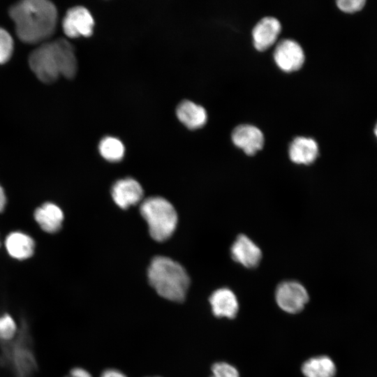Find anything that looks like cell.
I'll use <instances>...</instances> for the list:
<instances>
[{
	"instance_id": "1",
	"label": "cell",
	"mask_w": 377,
	"mask_h": 377,
	"mask_svg": "<svg viewBox=\"0 0 377 377\" xmlns=\"http://www.w3.org/2000/svg\"><path fill=\"white\" fill-rule=\"evenodd\" d=\"M19 38L37 43L51 36L56 27L57 11L46 0H25L13 5L9 11Z\"/></svg>"
},
{
	"instance_id": "2",
	"label": "cell",
	"mask_w": 377,
	"mask_h": 377,
	"mask_svg": "<svg viewBox=\"0 0 377 377\" xmlns=\"http://www.w3.org/2000/svg\"><path fill=\"white\" fill-rule=\"evenodd\" d=\"M29 63L36 77L45 83L55 81L60 75L72 78L77 72L73 47L62 38L35 49L29 56Z\"/></svg>"
},
{
	"instance_id": "3",
	"label": "cell",
	"mask_w": 377,
	"mask_h": 377,
	"mask_svg": "<svg viewBox=\"0 0 377 377\" xmlns=\"http://www.w3.org/2000/svg\"><path fill=\"white\" fill-rule=\"evenodd\" d=\"M147 276L150 285L161 297L173 302L185 299L190 279L178 263L167 257L156 256L151 262Z\"/></svg>"
},
{
	"instance_id": "4",
	"label": "cell",
	"mask_w": 377,
	"mask_h": 377,
	"mask_svg": "<svg viewBox=\"0 0 377 377\" xmlns=\"http://www.w3.org/2000/svg\"><path fill=\"white\" fill-rule=\"evenodd\" d=\"M140 210L154 239L163 242L172 235L178 218L175 207L168 200L161 197L148 198L141 203Z\"/></svg>"
},
{
	"instance_id": "5",
	"label": "cell",
	"mask_w": 377,
	"mask_h": 377,
	"mask_svg": "<svg viewBox=\"0 0 377 377\" xmlns=\"http://www.w3.org/2000/svg\"><path fill=\"white\" fill-rule=\"evenodd\" d=\"M278 306L290 313L300 312L309 301V294L302 284L296 281L280 283L275 291Z\"/></svg>"
},
{
	"instance_id": "6",
	"label": "cell",
	"mask_w": 377,
	"mask_h": 377,
	"mask_svg": "<svg viewBox=\"0 0 377 377\" xmlns=\"http://www.w3.org/2000/svg\"><path fill=\"white\" fill-rule=\"evenodd\" d=\"M274 59L283 71L290 73L302 68L305 56L301 45L293 39H283L275 47Z\"/></svg>"
},
{
	"instance_id": "7",
	"label": "cell",
	"mask_w": 377,
	"mask_h": 377,
	"mask_svg": "<svg viewBox=\"0 0 377 377\" xmlns=\"http://www.w3.org/2000/svg\"><path fill=\"white\" fill-rule=\"evenodd\" d=\"M94 20L90 12L82 6L68 10L63 20V29L70 38L90 36L93 33Z\"/></svg>"
},
{
	"instance_id": "8",
	"label": "cell",
	"mask_w": 377,
	"mask_h": 377,
	"mask_svg": "<svg viewBox=\"0 0 377 377\" xmlns=\"http://www.w3.org/2000/svg\"><path fill=\"white\" fill-rule=\"evenodd\" d=\"M233 144L246 154L253 156L264 145L263 132L256 126L244 124L236 126L231 134Z\"/></svg>"
},
{
	"instance_id": "9",
	"label": "cell",
	"mask_w": 377,
	"mask_h": 377,
	"mask_svg": "<svg viewBox=\"0 0 377 377\" xmlns=\"http://www.w3.org/2000/svg\"><path fill=\"white\" fill-rule=\"evenodd\" d=\"M230 254L234 261L246 268H254L262 258L259 246L245 235H239L230 248Z\"/></svg>"
},
{
	"instance_id": "10",
	"label": "cell",
	"mask_w": 377,
	"mask_h": 377,
	"mask_svg": "<svg viewBox=\"0 0 377 377\" xmlns=\"http://www.w3.org/2000/svg\"><path fill=\"white\" fill-rule=\"evenodd\" d=\"M281 30L280 22L274 17H265L252 30L253 44L258 51H265L276 40Z\"/></svg>"
},
{
	"instance_id": "11",
	"label": "cell",
	"mask_w": 377,
	"mask_h": 377,
	"mask_svg": "<svg viewBox=\"0 0 377 377\" xmlns=\"http://www.w3.org/2000/svg\"><path fill=\"white\" fill-rule=\"evenodd\" d=\"M111 192L114 202L121 209L138 204L143 197V189L140 183L130 177L117 181Z\"/></svg>"
},
{
	"instance_id": "12",
	"label": "cell",
	"mask_w": 377,
	"mask_h": 377,
	"mask_svg": "<svg viewBox=\"0 0 377 377\" xmlns=\"http://www.w3.org/2000/svg\"><path fill=\"white\" fill-rule=\"evenodd\" d=\"M318 154V143L314 139L308 137L295 138L288 148L289 158L296 164L310 165L316 160Z\"/></svg>"
},
{
	"instance_id": "13",
	"label": "cell",
	"mask_w": 377,
	"mask_h": 377,
	"mask_svg": "<svg viewBox=\"0 0 377 377\" xmlns=\"http://www.w3.org/2000/svg\"><path fill=\"white\" fill-rule=\"evenodd\" d=\"M209 303L214 315L216 317L234 318L239 309L235 293L228 288H221L212 293Z\"/></svg>"
},
{
	"instance_id": "14",
	"label": "cell",
	"mask_w": 377,
	"mask_h": 377,
	"mask_svg": "<svg viewBox=\"0 0 377 377\" xmlns=\"http://www.w3.org/2000/svg\"><path fill=\"white\" fill-rule=\"evenodd\" d=\"M34 219L44 231L54 233L61 228L64 213L57 205L45 202L35 210Z\"/></svg>"
},
{
	"instance_id": "15",
	"label": "cell",
	"mask_w": 377,
	"mask_h": 377,
	"mask_svg": "<svg viewBox=\"0 0 377 377\" xmlns=\"http://www.w3.org/2000/svg\"><path fill=\"white\" fill-rule=\"evenodd\" d=\"M5 246L12 258L22 260L30 258L34 254L35 243L29 235L15 231L6 237Z\"/></svg>"
},
{
	"instance_id": "16",
	"label": "cell",
	"mask_w": 377,
	"mask_h": 377,
	"mask_svg": "<svg viewBox=\"0 0 377 377\" xmlns=\"http://www.w3.org/2000/svg\"><path fill=\"white\" fill-rule=\"evenodd\" d=\"M176 113L178 119L189 129L200 128L207 120L205 109L191 101L181 102Z\"/></svg>"
},
{
	"instance_id": "17",
	"label": "cell",
	"mask_w": 377,
	"mask_h": 377,
	"mask_svg": "<svg viewBox=\"0 0 377 377\" xmlns=\"http://www.w3.org/2000/svg\"><path fill=\"white\" fill-rule=\"evenodd\" d=\"M306 377H334L336 367L327 356H318L307 360L302 366Z\"/></svg>"
},
{
	"instance_id": "18",
	"label": "cell",
	"mask_w": 377,
	"mask_h": 377,
	"mask_svg": "<svg viewBox=\"0 0 377 377\" xmlns=\"http://www.w3.org/2000/svg\"><path fill=\"white\" fill-rule=\"evenodd\" d=\"M98 149L101 155L110 162L121 161L125 151L123 143L119 139L110 136L101 140Z\"/></svg>"
},
{
	"instance_id": "19",
	"label": "cell",
	"mask_w": 377,
	"mask_h": 377,
	"mask_svg": "<svg viewBox=\"0 0 377 377\" xmlns=\"http://www.w3.org/2000/svg\"><path fill=\"white\" fill-rule=\"evenodd\" d=\"M17 332V327L13 318L8 313L0 316V341H10Z\"/></svg>"
},
{
	"instance_id": "20",
	"label": "cell",
	"mask_w": 377,
	"mask_h": 377,
	"mask_svg": "<svg viewBox=\"0 0 377 377\" xmlns=\"http://www.w3.org/2000/svg\"><path fill=\"white\" fill-rule=\"evenodd\" d=\"M13 42L10 34L0 28V64L6 63L11 57Z\"/></svg>"
},
{
	"instance_id": "21",
	"label": "cell",
	"mask_w": 377,
	"mask_h": 377,
	"mask_svg": "<svg viewBox=\"0 0 377 377\" xmlns=\"http://www.w3.org/2000/svg\"><path fill=\"white\" fill-rule=\"evenodd\" d=\"M211 377H239L235 367L226 362H216L212 367Z\"/></svg>"
},
{
	"instance_id": "22",
	"label": "cell",
	"mask_w": 377,
	"mask_h": 377,
	"mask_svg": "<svg viewBox=\"0 0 377 377\" xmlns=\"http://www.w3.org/2000/svg\"><path fill=\"white\" fill-rule=\"evenodd\" d=\"M364 3V0H339L337 1L338 8L346 13H353L361 10Z\"/></svg>"
},
{
	"instance_id": "23",
	"label": "cell",
	"mask_w": 377,
	"mask_h": 377,
	"mask_svg": "<svg viewBox=\"0 0 377 377\" xmlns=\"http://www.w3.org/2000/svg\"><path fill=\"white\" fill-rule=\"evenodd\" d=\"M66 377H91V374L84 369H73Z\"/></svg>"
},
{
	"instance_id": "24",
	"label": "cell",
	"mask_w": 377,
	"mask_h": 377,
	"mask_svg": "<svg viewBox=\"0 0 377 377\" xmlns=\"http://www.w3.org/2000/svg\"><path fill=\"white\" fill-rule=\"evenodd\" d=\"M101 377H126L122 372L119 370L110 369L104 371Z\"/></svg>"
},
{
	"instance_id": "25",
	"label": "cell",
	"mask_w": 377,
	"mask_h": 377,
	"mask_svg": "<svg viewBox=\"0 0 377 377\" xmlns=\"http://www.w3.org/2000/svg\"><path fill=\"white\" fill-rule=\"evenodd\" d=\"M6 197L3 188L0 185V212H1L6 206Z\"/></svg>"
},
{
	"instance_id": "26",
	"label": "cell",
	"mask_w": 377,
	"mask_h": 377,
	"mask_svg": "<svg viewBox=\"0 0 377 377\" xmlns=\"http://www.w3.org/2000/svg\"><path fill=\"white\" fill-rule=\"evenodd\" d=\"M374 133H375L376 137L377 138V123L374 127Z\"/></svg>"
}]
</instances>
